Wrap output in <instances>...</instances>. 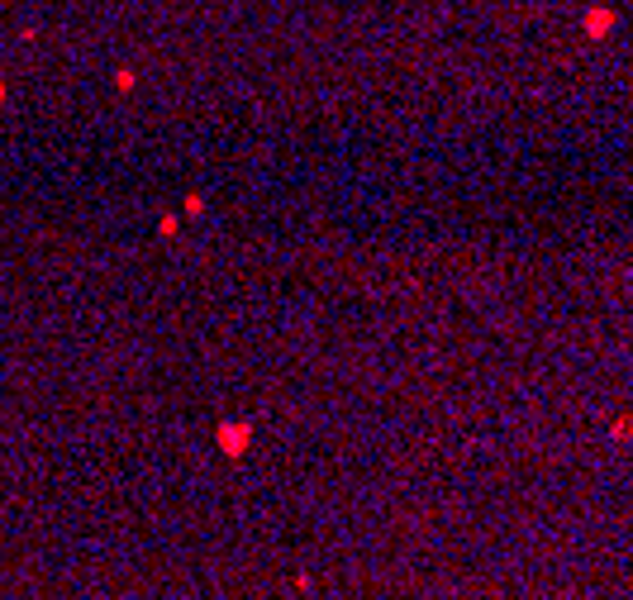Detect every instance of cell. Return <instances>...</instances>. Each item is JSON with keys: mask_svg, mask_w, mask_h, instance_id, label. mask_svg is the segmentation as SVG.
Returning a JSON list of instances; mask_svg holds the SVG:
<instances>
[{"mask_svg": "<svg viewBox=\"0 0 633 600\" xmlns=\"http://www.w3.org/2000/svg\"><path fill=\"white\" fill-rule=\"evenodd\" d=\"M243 443H248V434H243V429H224V434H219V448H224V453H238Z\"/></svg>", "mask_w": 633, "mask_h": 600, "instance_id": "6da1fadb", "label": "cell"}]
</instances>
